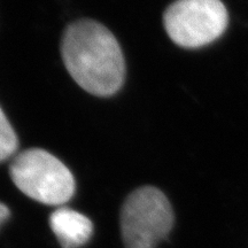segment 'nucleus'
<instances>
[{"mask_svg":"<svg viewBox=\"0 0 248 248\" xmlns=\"http://www.w3.org/2000/svg\"><path fill=\"white\" fill-rule=\"evenodd\" d=\"M12 181L31 199L48 206H62L75 193V179L58 157L39 148L24 151L12 161Z\"/></svg>","mask_w":248,"mask_h":248,"instance_id":"nucleus-2","label":"nucleus"},{"mask_svg":"<svg viewBox=\"0 0 248 248\" xmlns=\"http://www.w3.org/2000/svg\"><path fill=\"white\" fill-rule=\"evenodd\" d=\"M49 226L62 248H79L91 239V219L76 210L60 207L49 216Z\"/></svg>","mask_w":248,"mask_h":248,"instance_id":"nucleus-5","label":"nucleus"},{"mask_svg":"<svg viewBox=\"0 0 248 248\" xmlns=\"http://www.w3.org/2000/svg\"><path fill=\"white\" fill-rule=\"evenodd\" d=\"M17 145L16 133L0 108V161L12 156L16 152Z\"/></svg>","mask_w":248,"mask_h":248,"instance_id":"nucleus-6","label":"nucleus"},{"mask_svg":"<svg viewBox=\"0 0 248 248\" xmlns=\"http://www.w3.org/2000/svg\"><path fill=\"white\" fill-rule=\"evenodd\" d=\"M61 54L70 76L80 88L98 97H109L122 88L125 61L115 37L92 20L70 24L61 43Z\"/></svg>","mask_w":248,"mask_h":248,"instance_id":"nucleus-1","label":"nucleus"},{"mask_svg":"<svg viewBox=\"0 0 248 248\" xmlns=\"http://www.w3.org/2000/svg\"><path fill=\"white\" fill-rule=\"evenodd\" d=\"M168 198L159 188L144 186L133 191L121 210V230L125 248H155L173 226Z\"/></svg>","mask_w":248,"mask_h":248,"instance_id":"nucleus-3","label":"nucleus"},{"mask_svg":"<svg viewBox=\"0 0 248 248\" xmlns=\"http://www.w3.org/2000/svg\"><path fill=\"white\" fill-rule=\"evenodd\" d=\"M229 14L222 0H176L163 14L167 33L184 48H199L224 32Z\"/></svg>","mask_w":248,"mask_h":248,"instance_id":"nucleus-4","label":"nucleus"},{"mask_svg":"<svg viewBox=\"0 0 248 248\" xmlns=\"http://www.w3.org/2000/svg\"><path fill=\"white\" fill-rule=\"evenodd\" d=\"M9 215H11L9 209L5 206L4 203L0 202V226H1L2 223H5L6 221H7Z\"/></svg>","mask_w":248,"mask_h":248,"instance_id":"nucleus-7","label":"nucleus"}]
</instances>
